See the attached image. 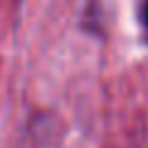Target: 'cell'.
Listing matches in <instances>:
<instances>
[{
    "label": "cell",
    "mask_w": 148,
    "mask_h": 148,
    "mask_svg": "<svg viewBox=\"0 0 148 148\" xmlns=\"http://www.w3.org/2000/svg\"><path fill=\"white\" fill-rule=\"evenodd\" d=\"M143 22H146V27H148V0H146V5H143Z\"/></svg>",
    "instance_id": "cell-1"
}]
</instances>
